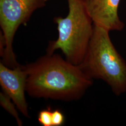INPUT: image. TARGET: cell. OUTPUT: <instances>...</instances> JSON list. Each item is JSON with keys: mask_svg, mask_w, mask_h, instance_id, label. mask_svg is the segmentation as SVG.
<instances>
[{"mask_svg": "<svg viewBox=\"0 0 126 126\" xmlns=\"http://www.w3.org/2000/svg\"><path fill=\"white\" fill-rule=\"evenodd\" d=\"M0 104L6 111L15 118L18 126H22L23 122L19 116L18 112L16 108V105L9 96L3 92L0 93Z\"/></svg>", "mask_w": 126, "mask_h": 126, "instance_id": "obj_7", "label": "cell"}, {"mask_svg": "<svg viewBox=\"0 0 126 126\" xmlns=\"http://www.w3.org/2000/svg\"><path fill=\"white\" fill-rule=\"evenodd\" d=\"M48 0H45L46 1H48Z\"/></svg>", "mask_w": 126, "mask_h": 126, "instance_id": "obj_10", "label": "cell"}, {"mask_svg": "<svg viewBox=\"0 0 126 126\" xmlns=\"http://www.w3.org/2000/svg\"><path fill=\"white\" fill-rule=\"evenodd\" d=\"M65 121L64 116L59 109H56L52 112V126H62Z\"/></svg>", "mask_w": 126, "mask_h": 126, "instance_id": "obj_9", "label": "cell"}, {"mask_svg": "<svg viewBox=\"0 0 126 126\" xmlns=\"http://www.w3.org/2000/svg\"><path fill=\"white\" fill-rule=\"evenodd\" d=\"M52 112L50 108L42 110L38 113V121L43 126H52Z\"/></svg>", "mask_w": 126, "mask_h": 126, "instance_id": "obj_8", "label": "cell"}, {"mask_svg": "<svg viewBox=\"0 0 126 126\" xmlns=\"http://www.w3.org/2000/svg\"><path fill=\"white\" fill-rule=\"evenodd\" d=\"M45 0H0V26L5 41L3 63L9 67L19 65L14 54L13 42L16 32L36 10L44 7Z\"/></svg>", "mask_w": 126, "mask_h": 126, "instance_id": "obj_4", "label": "cell"}, {"mask_svg": "<svg viewBox=\"0 0 126 126\" xmlns=\"http://www.w3.org/2000/svg\"><path fill=\"white\" fill-rule=\"evenodd\" d=\"M27 72L23 66L12 68L0 63V85L2 92L8 95L18 110L25 117H30L25 96Z\"/></svg>", "mask_w": 126, "mask_h": 126, "instance_id": "obj_5", "label": "cell"}, {"mask_svg": "<svg viewBox=\"0 0 126 126\" xmlns=\"http://www.w3.org/2000/svg\"><path fill=\"white\" fill-rule=\"evenodd\" d=\"M121 0H83L94 24L108 32L122 31L124 23L118 11Z\"/></svg>", "mask_w": 126, "mask_h": 126, "instance_id": "obj_6", "label": "cell"}, {"mask_svg": "<svg viewBox=\"0 0 126 126\" xmlns=\"http://www.w3.org/2000/svg\"><path fill=\"white\" fill-rule=\"evenodd\" d=\"M68 13L63 18L56 17L58 37L50 42L48 54L60 50L65 59L79 65L85 57L93 32L94 23L88 13L83 0H67Z\"/></svg>", "mask_w": 126, "mask_h": 126, "instance_id": "obj_3", "label": "cell"}, {"mask_svg": "<svg viewBox=\"0 0 126 126\" xmlns=\"http://www.w3.org/2000/svg\"><path fill=\"white\" fill-rule=\"evenodd\" d=\"M79 66L93 79L105 81L116 96L126 93V62L107 30L94 24L89 45Z\"/></svg>", "mask_w": 126, "mask_h": 126, "instance_id": "obj_2", "label": "cell"}, {"mask_svg": "<svg viewBox=\"0 0 126 126\" xmlns=\"http://www.w3.org/2000/svg\"><path fill=\"white\" fill-rule=\"evenodd\" d=\"M23 67L27 74L26 92L34 98L77 100L93 83L79 65L57 54H47Z\"/></svg>", "mask_w": 126, "mask_h": 126, "instance_id": "obj_1", "label": "cell"}]
</instances>
